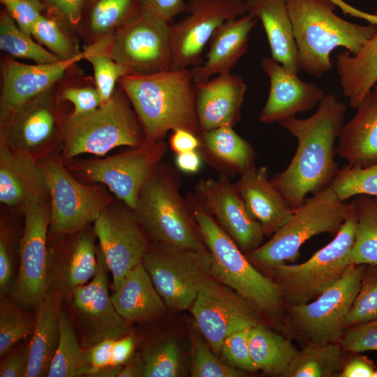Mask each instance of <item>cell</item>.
Masks as SVG:
<instances>
[{
    "mask_svg": "<svg viewBox=\"0 0 377 377\" xmlns=\"http://www.w3.org/2000/svg\"><path fill=\"white\" fill-rule=\"evenodd\" d=\"M346 112L344 103L327 94L309 117L280 123L297 139V147L287 168L270 181L291 208L302 205L307 194L330 186L339 170L336 145Z\"/></svg>",
    "mask_w": 377,
    "mask_h": 377,
    "instance_id": "cell-1",
    "label": "cell"
},
{
    "mask_svg": "<svg viewBox=\"0 0 377 377\" xmlns=\"http://www.w3.org/2000/svg\"><path fill=\"white\" fill-rule=\"evenodd\" d=\"M118 84L138 117L145 141L163 140L168 131L177 128L200 134L191 68L130 74L120 78Z\"/></svg>",
    "mask_w": 377,
    "mask_h": 377,
    "instance_id": "cell-2",
    "label": "cell"
},
{
    "mask_svg": "<svg viewBox=\"0 0 377 377\" xmlns=\"http://www.w3.org/2000/svg\"><path fill=\"white\" fill-rule=\"evenodd\" d=\"M333 0H288L302 71L320 77L332 69V52L344 47L357 54L377 31V25H361L334 13Z\"/></svg>",
    "mask_w": 377,
    "mask_h": 377,
    "instance_id": "cell-3",
    "label": "cell"
},
{
    "mask_svg": "<svg viewBox=\"0 0 377 377\" xmlns=\"http://www.w3.org/2000/svg\"><path fill=\"white\" fill-rule=\"evenodd\" d=\"M187 203L212 262L211 276L229 287L272 321H282L285 304L276 284L248 259L231 237L189 195Z\"/></svg>",
    "mask_w": 377,
    "mask_h": 377,
    "instance_id": "cell-4",
    "label": "cell"
},
{
    "mask_svg": "<svg viewBox=\"0 0 377 377\" xmlns=\"http://www.w3.org/2000/svg\"><path fill=\"white\" fill-rule=\"evenodd\" d=\"M179 186L177 171L161 161L141 190L135 218L152 243L209 251Z\"/></svg>",
    "mask_w": 377,
    "mask_h": 377,
    "instance_id": "cell-5",
    "label": "cell"
},
{
    "mask_svg": "<svg viewBox=\"0 0 377 377\" xmlns=\"http://www.w3.org/2000/svg\"><path fill=\"white\" fill-rule=\"evenodd\" d=\"M144 142L138 117L118 84L107 104L86 114H70L59 155L65 163L80 154L105 156L116 147H136Z\"/></svg>",
    "mask_w": 377,
    "mask_h": 377,
    "instance_id": "cell-6",
    "label": "cell"
},
{
    "mask_svg": "<svg viewBox=\"0 0 377 377\" xmlns=\"http://www.w3.org/2000/svg\"><path fill=\"white\" fill-rule=\"evenodd\" d=\"M350 211V202L341 201L330 186L306 198L267 242L246 256L256 268L265 272L280 264L292 263L311 237L325 232L335 235Z\"/></svg>",
    "mask_w": 377,
    "mask_h": 377,
    "instance_id": "cell-7",
    "label": "cell"
},
{
    "mask_svg": "<svg viewBox=\"0 0 377 377\" xmlns=\"http://www.w3.org/2000/svg\"><path fill=\"white\" fill-rule=\"evenodd\" d=\"M350 205V214L330 243L302 263L280 264L267 272L278 286L285 306L313 300L337 282L353 264L350 251L357 217L352 202Z\"/></svg>",
    "mask_w": 377,
    "mask_h": 377,
    "instance_id": "cell-8",
    "label": "cell"
},
{
    "mask_svg": "<svg viewBox=\"0 0 377 377\" xmlns=\"http://www.w3.org/2000/svg\"><path fill=\"white\" fill-rule=\"evenodd\" d=\"M367 265L351 264L343 276L313 300L285 306L283 324L307 344L339 343Z\"/></svg>",
    "mask_w": 377,
    "mask_h": 377,
    "instance_id": "cell-9",
    "label": "cell"
},
{
    "mask_svg": "<svg viewBox=\"0 0 377 377\" xmlns=\"http://www.w3.org/2000/svg\"><path fill=\"white\" fill-rule=\"evenodd\" d=\"M50 206L49 232L54 238L79 230L94 221L113 201L107 188L77 179L55 152L38 161Z\"/></svg>",
    "mask_w": 377,
    "mask_h": 377,
    "instance_id": "cell-10",
    "label": "cell"
},
{
    "mask_svg": "<svg viewBox=\"0 0 377 377\" xmlns=\"http://www.w3.org/2000/svg\"><path fill=\"white\" fill-rule=\"evenodd\" d=\"M57 84L0 121V140L14 151L37 161L61 147L73 110L68 109V103L59 98Z\"/></svg>",
    "mask_w": 377,
    "mask_h": 377,
    "instance_id": "cell-11",
    "label": "cell"
},
{
    "mask_svg": "<svg viewBox=\"0 0 377 377\" xmlns=\"http://www.w3.org/2000/svg\"><path fill=\"white\" fill-rule=\"evenodd\" d=\"M163 140L145 141L122 153L96 159L67 161L65 165L86 184L104 185L133 210L141 190L167 151Z\"/></svg>",
    "mask_w": 377,
    "mask_h": 377,
    "instance_id": "cell-12",
    "label": "cell"
},
{
    "mask_svg": "<svg viewBox=\"0 0 377 377\" xmlns=\"http://www.w3.org/2000/svg\"><path fill=\"white\" fill-rule=\"evenodd\" d=\"M212 262L209 251L151 242L142 264L167 307L184 311L211 276Z\"/></svg>",
    "mask_w": 377,
    "mask_h": 377,
    "instance_id": "cell-13",
    "label": "cell"
},
{
    "mask_svg": "<svg viewBox=\"0 0 377 377\" xmlns=\"http://www.w3.org/2000/svg\"><path fill=\"white\" fill-rule=\"evenodd\" d=\"M170 25L140 8L131 20L117 29L103 49L130 74H150L172 69Z\"/></svg>",
    "mask_w": 377,
    "mask_h": 377,
    "instance_id": "cell-14",
    "label": "cell"
},
{
    "mask_svg": "<svg viewBox=\"0 0 377 377\" xmlns=\"http://www.w3.org/2000/svg\"><path fill=\"white\" fill-rule=\"evenodd\" d=\"M190 309L199 332L219 355L230 334L261 323L251 304L212 276L202 284Z\"/></svg>",
    "mask_w": 377,
    "mask_h": 377,
    "instance_id": "cell-15",
    "label": "cell"
},
{
    "mask_svg": "<svg viewBox=\"0 0 377 377\" xmlns=\"http://www.w3.org/2000/svg\"><path fill=\"white\" fill-rule=\"evenodd\" d=\"M22 212L25 225L20 243V269L11 287V297L24 309H36L49 288V198L29 204Z\"/></svg>",
    "mask_w": 377,
    "mask_h": 377,
    "instance_id": "cell-16",
    "label": "cell"
},
{
    "mask_svg": "<svg viewBox=\"0 0 377 377\" xmlns=\"http://www.w3.org/2000/svg\"><path fill=\"white\" fill-rule=\"evenodd\" d=\"M188 15L170 25L172 69L201 65L202 54L214 31L227 20L246 14L243 0H188Z\"/></svg>",
    "mask_w": 377,
    "mask_h": 377,
    "instance_id": "cell-17",
    "label": "cell"
},
{
    "mask_svg": "<svg viewBox=\"0 0 377 377\" xmlns=\"http://www.w3.org/2000/svg\"><path fill=\"white\" fill-rule=\"evenodd\" d=\"M93 223L114 289L132 268L142 263L151 243L133 210L120 200H113Z\"/></svg>",
    "mask_w": 377,
    "mask_h": 377,
    "instance_id": "cell-18",
    "label": "cell"
},
{
    "mask_svg": "<svg viewBox=\"0 0 377 377\" xmlns=\"http://www.w3.org/2000/svg\"><path fill=\"white\" fill-rule=\"evenodd\" d=\"M109 271L98 247L94 276L90 282L75 288L67 300L82 343L88 348L105 339L130 334L129 323L118 313L108 293Z\"/></svg>",
    "mask_w": 377,
    "mask_h": 377,
    "instance_id": "cell-19",
    "label": "cell"
},
{
    "mask_svg": "<svg viewBox=\"0 0 377 377\" xmlns=\"http://www.w3.org/2000/svg\"><path fill=\"white\" fill-rule=\"evenodd\" d=\"M189 195L231 237L239 248L248 253L259 247L264 232L259 222L249 214L228 176L202 179Z\"/></svg>",
    "mask_w": 377,
    "mask_h": 377,
    "instance_id": "cell-20",
    "label": "cell"
},
{
    "mask_svg": "<svg viewBox=\"0 0 377 377\" xmlns=\"http://www.w3.org/2000/svg\"><path fill=\"white\" fill-rule=\"evenodd\" d=\"M95 50L94 45L84 47L78 56L52 64H27L8 54L1 57L0 121L55 85L71 66L86 59Z\"/></svg>",
    "mask_w": 377,
    "mask_h": 377,
    "instance_id": "cell-21",
    "label": "cell"
},
{
    "mask_svg": "<svg viewBox=\"0 0 377 377\" xmlns=\"http://www.w3.org/2000/svg\"><path fill=\"white\" fill-rule=\"evenodd\" d=\"M96 238L89 225L55 237L48 246L49 286L68 300L73 290L93 279L97 268Z\"/></svg>",
    "mask_w": 377,
    "mask_h": 377,
    "instance_id": "cell-22",
    "label": "cell"
},
{
    "mask_svg": "<svg viewBox=\"0 0 377 377\" xmlns=\"http://www.w3.org/2000/svg\"><path fill=\"white\" fill-rule=\"evenodd\" d=\"M261 68L269 80V94L258 116L262 123H281L309 112L325 95L316 84L300 79L271 57L262 58Z\"/></svg>",
    "mask_w": 377,
    "mask_h": 377,
    "instance_id": "cell-23",
    "label": "cell"
},
{
    "mask_svg": "<svg viewBox=\"0 0 377 377\" xmlns=\"http://www.w3.org/2000/svg\"><path fill=\"white\" fill-rule=\"evenodd\" d=\"M195 110L200 131L239 121L246 91L242 76L230 72L195 82Z\"/></svg>",
    "mask_w": 377,
    "mask_h": 377,
    "instance_id": "cell-24",
    "label": "cell"
},
{
    "mask_svg": "<svg viewBox=\"0 0 377 377\" xmlns=\"http://www.w3.org/2000/svg\"><path fill=\"white\" fill-rule=\"evenodd\" d=\"M48 198L38 161L0 140V202L22 212L29 204Z\"/></svg>",
    "mask_w": 377,
    "mask_h": 377,
    "instance_id": "cell-25",
    "label": "cell"
},
{
    "mask_svg": "<svg viewBox=\"0 0 377 377\" xmlns=\"http://www.w3.org/2000/svg\"><path fill=\"white\" fill-rule=\"evenodd\" d=\"M234 186L265 235H273L291 218L293 209L271 182L267 167L250 168L240 175Z\"/></svg>",
    "mask_w": 377,
    "mask_h": 377,
    "instance_id": "cell-26",
    "label": "cell"
},
{
    "mask_svg": "<svg viewBox=\"0 0 377 377\" xmlns=\"http://www.w3.org/2000/svg\"><path fill=\"white\" fill-rule=\"evenodd\" d=\"M356 110L339 131L336 154L350 165L367 166L377 162V84Z\"/></svg>",
    "mask_w": 377,
    "mask_h": 377,
    "instance_id": "cell-27",
    "label": "cell"
},
{
    "mask_svg": "<svg viewBox=\"0 0 377 377\" xmlns=\"http://www.w3.org/2000/svg\"><path fill=\"white\" fill-rule=\"evenodd\" d=\"M258 19L248 13L221 24L213 34L201 65L191 67L195 82L210 79L213 75L228 73L246 53L249 34Z\"/></svg>",
    "mask_w": 377,
    "mask_h": 377,
    "instance_id": "cell-28",
    "label": "cell"
},
{
    "mask_svg": "<svg viewBox=\"0 0 377 377\" xmlns=\"http://www.w3.org/2000/svg\"><path fill=\"white\" fill-rule=\"evenodd\" d=\"M246 13L262 22L271 57L297 75L300 68L288 0H246Z\"/></svg>",
    "mask_w": 377,
    "mask_h": 377,
    "instance_id": "cell-29",
    "label": "cell"
},
{
    "mask_svg": "<svg viewBox=\"0 0 377 377\" xmlns=\"http://www.w3.org/2000/svg\"><path fill=\"white\" fill-rule=\"evenodd\" d=\"M111 300L118 313L129 323L152 320L168 309L142 263L125 275Z\"/></svg>",
    "mask_w": 377,
    "mask_h": 377,
    "instance_id": "cell-30",
    "label": "cell"
},
{
    "mask_svg": "<svg viewBox=\"0 0 377 377\" xmlns=\"http://www.w3.org/2000/svg\"><path fill=\"white\" fill-rule=\"evenodd\" d=\"M63 297L49 286L36 308L25 377L47 376L59 339V317Z\"/></svg>",
    "mask_w": 377,
    "mask_h": 377,
    "instance_id": "cell-31",
    "label": "cell"
},
{
    "mask_svg": "<svg viewBox=\"0 0 377 377\" xmlns=\"http://www.w3.org/2000/svg\"><path fill=\"white\" fill-rule=\"evenodd\" d=\"M201 156L222 174L242 175L254 167L256 153L251 145L232 126H223L198 135Z\"/></svg>",
    "mask_w": 377,
    "mask_h": 377,
    "instance_id": "cell-32",
    "label": "cell"
},
{
    "mask_svg": "<svg viewBox=\"0 0 377 377\" xmlns=\"http://www.w3.org/2000/svg\"><path fill=\"white\" fill-rule=\"evenodd\" d=\"M139 0H89L85 2L76 31L84 47L109 38L135 17Z\"/></svg>",
    "mask_w": 377,
    "mask_h": 377,
    "instance_id": "cell-33",
    "label": "cell"
},
{
    "mask_svg": "<svg viewBox=\"0 0 377 377\" xmlns=\"http://www.w3.org/2000/svg\"><path fill=\"white\" fill-rule=\"evenodd\" d=\"M336 68L343 94L350 106L356 108L377 84V31L357 54L346 50L337 54Z\"/></svg>",
    "mask_w": 377,
    "mask_h": 377,
    "instance_id": "cell-34",
    "label": "cell"
},
{
    "mask_svg": "<svg viewBox=\"0 0 377 377\" xmlns=\"http://www.w3.org/2000/svg\"><path fill=\"white\" fill-rule=\"evenodd\" d=\"M248 341L253 364L267 374L282 376L298 352L290 339L262 323L249 330Z\"/></svg>",
    "mask_w": 377,
    "mask_h": 377,
    "instance_id": "cell-35",
    "label": "cell"
},
{
    "mask_svg": "<svg viewBox=\"0 0 377 377\" xmlns=\"http://www.w3.org/2000/svg\"><path fill=\"white\" fill-rule=\"evenodd\" d=\"M59 343L47 376H91L92 368L89 348L85 349L80 346L73 325L62 310L59 313Z\"/></svg>",
    "mask_w": 377,
    "mask_h": 377,
    "instance_id": "cell-36",
    "label": "cell"
},
{
    "mask_svg": "<svg viewBox=\"0 0 377 377\" xmlns=\"http://www.w3.org/2000/svg\"><path fill=\"white\" fill-rule=\"evenodd\" d=\"M339 343L307 344L298 350L282 377H330L339 374L345 362Z\"/></svg>",
    "mask_w": 377,
    "mask_h": 377,
    "instance_id": "cell-37",
    "label": "cell"
},
{
    "mask_svg": "<svg viewBox=\"0 0 377 377\" xmlns=\"http://www.w3.org/2000/svg\"><path fill=\"white\" fill-rule=\"evenodd\" d=\"M351 202L357 217L351 262L377 265V197L359 195Z\"/></svg>",
    "mask_w": 377,
    "mask_h": 377,
    "instance_id": "cell-38",
    "label": "cell"
},
{
    "mask_svg": "<svg viewBox=\"0 0 377 377\" xmlns=\"http://www.w3.org/2000/svg\"><path fill=\"white\" fill-rule=\"evenodd\" d=\"M31 36L61 61L73 59L82 52L76 30L61 20L45 13L34 23Z\"/></svg>",
    "mask_w": 377,
    "mask_h": 377,
    "instance_id": "cell-39",
    "label": "cell"
},
{
    "mask_svg": "<svg viewBox=\"0 0 377 377\" xmlns=\"http://www.w3.org/2000/svg\"><path fill=\"white\" fill-rule=\"evenodd\" d=\"M0 49L13 58L27 59L36 64L61 61L21 30L4 8L0 12Z\"/></svg>",
    "mask_w": 377,
    "mask_h": 377,
    "instance_id": "cell-40",
    "label": "cell"
},
{
    "mask_svg": "<svg viewBox=\"0 0 377 377\" xmlns=\"http://www.w3.org/2000/svg\"><path fill=\"white\" fill-rule=\"evenodd\" d=\"M59 98L73 106L71 114L83 115L97 110L101 104L94 79L77 66H71L57 84Z\"/></svg>",
    "mask_w": 377,
    "mask_h": 377,
    "instance_id": "cell-41",
    "label": "cell"
},
{
    "mask_svg": "<svg viewBox=\"0 0 377 377\" xmlns=\"http://www.w3.org/2000/svg\"><path fill=\"white\" fill-rule=\"evenodd\" d=\"M330 186L343 202L359 195L377 197V162L367 166L343 165L338 170Z\"/></svg>",
    "mask_w": 377,
    "mask_h": 377,
    "instance_id": "cell-42",
    "label": "cell"
},
{
    "mask_svg": "<svg viewBox=\"0 0 377 377\" xmlns=\"http://www.w3.org/2000/svg\"><path fill=\"white\" fill-rule=\"evenodd\" d=\"M145 364L143 377H177L182 375L180 350L171 338L146 346L141 353Z\"/></svg>",
    "mask_w": 377,
    "mask_h": 377,
    "instance_id": "cell-43",
    "label": "cell"
},
{
    "mask_svg": "<svg viewBox=\"0 0 377 377\" xmlns=\"http://www.w3.org/2000/svg\"><path fill=\"white\" fill-rule=\"evenodd\" d=\"M23 307L5 294L0 300V357L5 355L19 341L31 335L34 319L23 310Z\"/></svg>",
    "mask_w": 377,
    "mask_h": 377,
    "instance_id": "cell-44",
    "label": "cell"
},
{
    "mask_svg": "<svg viewBox=\"0 0 377 377\" xmlns=\"http://www.w3.org/2000/svg\"><path fill=\"white\" fill-rule=\"evenodd\" d=\"M191 376L193 377H244L249 373L228 364L215 353L201 334L192 336Z\"/></svg>",
    "mask_w": 377,
    "mask_h": 377,
    "instance_id": "cell-45",
    "label": "cell"
},
{
    "mask_svg": "<svg viewBox=\"0 0 377 377\" xmlns=\"http://www.w3.org/2000/svg\"><path fill=\"white\" fill-rule=\"evenodd\" d=\"M97 50L87 57L94 70V79L101 97V105L107 104L112 98L118 81L130 75L128 70L112 59L103 51L104 42H98Z\"/></svg>",
    "mask_w": 377,
    "mask_h": 377,
    "instance_id": "cell-46",
    "label": "cell"
},
{
    "mask_svg": "<svg viewBox=\"0 0 377 377\" xmlns=\"http://www.w3.org/2000/svg\"><path fill=\"white\" fill-rule=\"evenodd\" d=\"M377 318V265H367L346 328Z\"/></svg>",
    "mask_w": 377,
    "mask_h": 377,
    "instance_id": "cell-47",
    "label": "cell"
},
{
    "mask_svg": "<svg viewBox=\"0 0 377 377\" xmlns=\"http://www.w3.org/2000/svg\"><path fill=\"white\" fill-rule=\"evenodd\" d=\"M251 328L230 334L224 340L220 351L221 357L228 364L249 374L258 371L249 354L248 339Z\"/></svg>",
    "mask_w": 377,
    "mask_h": 377,
    "instance_id": "cell-48",
    "label": "cell"
},
{
    "mask_svg": "<svg viewBox=\"0 0 377 377\" xmlns=\"http://www.w3.org/2000/svg\"><path fill=\"white\" fill-rule=\"evenodd\" d=\"M339 343L344 352L377 350V318L346 327Z\"/></svg>",
    "mask_w": 377,
    "mask_h": 377,
    "instance_id": "cell-49",
    "label": "cell"
},
{
    "mask_svg": "<svg viewBox=\"0 0 377 377\" xmlns=\"http://www.w3.org/2000/svg\"><path fill=\"white\" fill-rule=\"evenodd\" d=\"M19 28L31 36V29L45 12L43 0H0Z\"/></svg>",
    "mask_w": 377,
    "mask_h": 377,
    "instance_id": "cell-50",
    "label": "cell"
},
{
    "mask_svg": "<svg viewBox=\"0 0 377 377\" xmlns=\"http://www.w3.org/2000/svg\"><path fill=\"white\" fill-rule=\"evenodd\" d=\"M85 2L86 0H43L44 13L61 20L76 30Z\"/></svg>",
    "mask_w": 377,
    "mask_h": 377,
    "instance_id": "cell-51",
    "label": "cell"
},
{
    "mask_svg": "<svg viewBox=\"0 0 377 377\" xmlns=\"http://www.w3.org/2000/svg\"><path fill=\"white\" fill-rule=\"evenodd\" d=\"M13 253L10 237L4 226L0 231V290L7 293L12 287Z\"/></svg>",
    "mask_w": 377,
    "mask_h": 377,
    "instance_id": "cell-52",
    "label": "cell"
},
{
    "mask_svg": "<svg viewBox=\"0 0 377 377\" xmlns=\"http://www.w3.org/2000/svg\"><path fill=\"white\" fill-rule=\"evenodd\" d=\"M140 8L171 23L177 15L186 13L184 0H139Z\"/></svg>",
    "mask_w": 377,
    "mask_h": 377,
    "instance_id": "cell-53",
    "label": "cell"
},
{
    "mask_svg": "<svg viewBox=\"0 0 377 377\" xmlns=\"http://www.w3.org/2000/svg\"><path fill=\"white\" fill-rule=\"evenodd\" d=\"M115 339H103L89 348V360L92 368L91 376H96L100 371L111 367L112 348Z\"/></svg>",
    "mask_w": 377,
    "mask_h": 377,
    "instance_id": "cell-54",
    "label": "cell"
},
{
    "mask_svg": "<svg viewBox=\"0 0 377 377\" xmlns=\"http://www.w3.org/2000/svg\"><path fill=\"white\" fill-rule=\"evenodd\" d=\"M29 358L27 345L6 360L0 367L1 377H25Z\"/></svg>",
    "mask_w": 377,
    "mask_h": 377,
    "instance_id": "cell-55",
    "label": "cell"
},
{
    "mask_svg": "<svg viewBox=\"0 0 377 377\" xmlns=\"http://www.w3.org/2000/svg\"><path fill=\"white\" fill-rule=\"evenodd\" d=\"M354 355L345 360L339 376L372 377L376 366L367 356L354 353Z\"/></svg>",
    "mask_w": 377,
    "mask_h": 377,
    "instance_id": "cell-56",
    "label": "cell"
},
{
    "mask_svg": "<svg viewBox=\"0 0 377 377\" xmlns=\"http://www.w3.org/2000/svg\"><path fill=\"white\" fill-rule=\"evenodd\" d=\"M169 145L171 149L177 154L198 150L200 141L199 136L192 131L184 128H177L172 131Z\"/></svg>",
    "mask_w": 377,
    "mask_h": 377,
    "instance_id": "cell-57",
    "label": "cell"
},
{
    "mask_svg": "<svg viewBox=\"0 0 377 377\" xmlns=\"http://www.w3.org/2000/svg\"><path fill=\"white\" fill-rule=\"evenodd\" d=\"M135 347L134 337L128 334L115 339L112 348V367H120L125 364L133 355Z\"/></svg>",
    "mask_w": 377,
    "mask_h": 377,
    "instance_id": "cell-58",
    "label": "cell"
},
{
    "mask_svg": "<svg viewBox=\"0 0 377 377\" xmlns=\"http://www.w3.org/2000/svg\"><path fill=\"white\" fill-rule=\"evenodd\" d=\"M202 156L198 150L177 154L175 163L178 169L186 173L197 172L202 163Z\"/></svg>",
    "mask_w": 377,
    "mask_h": 377,
    "instance_id": "cell-59",
    "label": "cell"
},
{
    "mask_svg": "<svg viewBox=\"0 0 377 377\" xmlns=\"http://www.w3.org/2000/svg\"><path fill=\"white\" fill-rule=\"evenodd\" d=\"M145 371L144 360L141 354H133L131 358L124 364L117 377H140Z\"/></svg>",
    "mask_w": 377,
    "mask_h": 377,
    "instance_id": "cell-60",
    "label": "cell"
},
{
    "mask_svg": "<svg viewBox=\"0 0 377 377\" xmlns=\"http://www.w3.org/2000/svg\"><path fill=\"white\" fill-rule=\"evenodd\" d=\"M372 377H377V369L376 368V369L374 370V374L372 375Z\"/></svg>",
    "mask_w": 377,
    "mask_h": 377,
    "instance_id": "cell-61",
    "label": "cell"
},
{
    "mask_svg": "<svg viewBox=\"0 0 377 377\" xmlns=\"http://www.w3.org/2000/svg\"><path fill=\"white\" fill-rule=\"evenodd\" d=\"M86 1H89V0H86Z\"/></svg>",
    "mask_w": 377,
    "mask_h": 377,
    "instance_id": "cell-62",
    "label": "cell"
}]
</instances>
